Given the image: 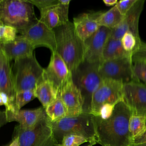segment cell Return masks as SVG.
<instances>
[{"mask_svg":"<svg viewBox=\"0 0 146 146\" xmlns=\"http://www.w3.org/2000/svg\"><path fill=\"white\" fill-rule=\"evenodd\" d=\"M132 113L123 99L117 102L110 118L94 116L97 143L102 146H130L129 121Z\"/></svg>","mask_w":146,"mask_h":146,"instance_id":"obj_1","label":"cell"},{"mask_svg":"<svg viewBox=\"0 0 146 146\" xmlns=\"http://www.w3.org/2000/svg\"><path fill=\"white\" fill-rule=\"evenodd\" d=\"M56 40V52L72 72L84 60V44L76 34L73 22L53 29Z\"/></svg>","mask_w":146,"mask_h":146,"instance_id":"obj_2","label":"cell"},{"mask_svg":"<svg viewBox=\"0 0 146 146\" xmlns=\"http://www.w3.org/2000/svg\"><path fill=\"white\" fill-rule=\"evenodd\" d=\"M50 123L58 144H61L63 136L68 134L83 136L92 145L98 143L94 117L90 113L83 112L76 116H66Z\"/></svg>","mask_w":146,"mask_h":146,"instance_id":"obj_3","label":"cell"},{"mask_svg":"<svg viewBox=\"0 0 146 146\" xmlns=\"http://www.w3.org/2000/svg\"><path fill=\"white\" fill-rule=\"evenodd\" d=\"M44 69L34 55L15 60L11 67L14 93L34 90L43 78Z\"/></svg>","mask_w":146,"mask_h":146,"instance_id":"obj_4","label":"cell"},{"mask_svg":"<svg viewBox=\"0 0 146 146\" xmlns=\"http://www.w3.org/2000/svg\"><path fill=\"white\" fill-rule=\"evenodd\" d=\"M34 5L28 0H3L0 3V22L21 30L37 20Z\"/></svg>","mask_w":146,"mask_h":146,"instance_id":"obj_5","label":"cell"},{"mask_svg":"<svg viewBox=\"0 0 146 146\" xmlns=\"http://www.w3.org/2000/svg\"><path fill=\"white\" fill-rule=\"evenodd\" d=\"M99 65L100 63L83 62L71 72L72 80L83 98L84 113H90L92 95L102 81L99 71Z\"/></svg>","mask_w":146,"mask_h":146,"instance_id":"obj_6","label":"cell"},{"mask_svg":"<svg viewBox=\"0 0 146 146\" xmlns=\"http://www.w3.org/2000/svg\"><path fill=\"white\" fill-rule=\"evenodd\" d=\"M13 136L18 138L20 146H55L58 144L47 116L31 128L23 129L17 125Z\"/></svg>","mask_w":146,"mask_h":146,"instance_id":"obj_7","label":"cell"},{"mask_svg":"<svg viewBox=\"0 0 146 146\" xmlns=\"http://www.w3.org/2000/svg\"><path fill=\"white\" fill-rule=\"evenodd\" d=\"M123 83L110 79H103L94 92L91 100L90 114L98 116L101 107L106 103L116 104L123 99Z\"/></svg>","mask_w":146,"mask_h":146,"instance_id":"obj_8","label":"cell"},{"mask_svg":"<svg viewBox=\"0 0 146 146\" xmlns=\"http://www.w3.org/2000/svg\"><path fill=\"white\" fill-rule=\"evenodd\" d=\"M131 55L106 60L99 65V74L103 79H110L127 83L139 81L134 76Z\"/></svg>","mask_w":146,"mask_h":146,"instance_id":"obj_9","label":"cell"},{"mask_svg":"<svg viewBox=\"0 0 146 146\" xmlns=\"http://www.w3.org/2000/svg\"><path fill=\"white\" fill-rule=\"evenodd\" d=\"M35 47H45L51 52L56 51V40L54 30L50 29L39 19H37L27 27L18 31Z\"/></svg>","mask_w":146,"mask_h":146,"instance_id":"obj_10","label":"cell"},{"mask_svg":"<svg viewBox=\"0 0 146 146\" xmlns=\"http://www.w3.org/2000/svg\"><path fill=\"white\" fill-rule=\"evenodd\" d=\"M123 99L133 115L146 117V86L140 81L123 84Z\"/></svg>","mask_w":146,"mask_h":146,"instance_id":"obj_11","label":"cell"},{"mask_svg":"<svg viewBox=\"0 0 146 146\" xmlns=\"http://www.w3.org/2000/svg\"><path fill=\"white\" fill-rule=\"evenodd\" d=\"M112 29L100 26L89 38L84 42V60L90 63H101L106 43L110 37Z\"/></svg>","mask_w":146,"mask_h":146,"instance_id":"obj_12","label":"cell"},{"mask_svg":"<svg viewBox=\"0 0 146 146\" xmlns=\"http://www.w3.org/2000/svg\"><path fill=\"white\" fill-rule=\"evenodd\" d=\"M71 75V72L61 56L56 51L51 52L49 63L44 69L43 78L48 80L58 93Z\"/></svg>","mask_w":146,"mask_h":146,"instance_id":"obj_13","label":"cell"},{"mask_svg":"<svg viewBox=\"0 0 146 146\" xmlns=\"http://www.w3.org/2000/svg\"><path fill=\"white\" fill-rule=\"evenodd\" d=\"M66 108L67 116H76L83 113V100L79 89L71 76L63 84L58 92Z\"/></svg>","mask_w":146,"mask_h":146,"instance_id":"obj_14","label":"cell"},{"mask_svg":"<svg viewBox=\"0 0 146 146\" xmlns=\"http://www.w3.org/2000/svg\"><path fill=\"white\" fill-rule=\"evenodd\" d=\"M144 0H137L132 8L124 16L122 21L114 29H112L110 37L121 39L127 31L132 33L137 39H140L139 34V20L143 10Z\"/></svg>","mask_w":146,"mask_h":146,"instance_id":"obj_15","label":"cell"},{"mask_svg":"<svg viewBox=\"0 0 146 146\" xmlns=\"http://www.w3.org/2000/svg\"><path fill=\"white\" fill-rule=\"evenodd\" d=\"M70 2V0H58L56 3L39 11V19L52 30L67 23L69 21L68 15Z\"/></svg>","mask_w":146,"mask_h":146,"instance_id":"obj_16","label":"cell"},{"mask_svg":"<svg viewBox=\"0 0 146 146\" xmlns=\"http://www.w3.org/2000/svg\"><path fill=\"white\" fill-rule=\"evenodd\" d=\"M5 112L8 123L17 121L23 129L33 128L47 116L43 107L33 110H21L15 112L5 111Z\"/></svg>","mask_w":146,"mask_h":146,"instance_id":"obj_17","label":"cell"},{"mask_svg":"<svg viewBox=\"0 0 146 146\" xmlns=\"http://www.w3.org/2000/svg\"><path fill=\"white\" fill-rule=\"evenodd\" d=\"M0 48L10 61L32 56L35 48L27 39L19 34L14 40L0 44Z\"/></svg>","mask_w":146,"mask_h":146,"instance_id":"obj_18","label":"cell"},{"mask_svg":"<svg viewBox=\"0 0 146 146\" xmlns=\"http://www.w3.org/2000/svg\"><path fill=\"white\" fill-rule=\"evenodd\" d=\"M99 12L82 13L74 17L73 24L77 36L84 42L100 27L96 18Z\"/></svg>","mask_w":146,"mask_h":146,"instance_id":"obj_19","label":"cell"},{"mask_svg":"<svg viewBox=\"0 0 146 146\" xmlns=\"http://www.w3.org/2000/svg\"><path fill=\"white\" fill-rule=\"evenodd\" d=\"M10 62L0 48V91L6 93L13 102L15 93Z\"/></svg>","mask_w":146,"mask_h":146,"instance_id":"obj_20","label":"cell"},{"mask_svg":"<svg viewBox=\"0 0 146 146\" xmlns=\"http://www.w3.org/2000/svg\"><path fill=\"white\" fill-rule=\"evenodd\" d=\"M34 94L45 108L57 98L58 92L48 80L43 78L34 89Z\"/></svg>","mask_w":146,"mask_h":146,"instance_id":"obj_21","label":"cell"},{"mask_svg":"<svg viewBox=\"0 0 146 146\" xmlns=\"http://www.w3.org/2000/svg\"><path fill=\"white\" fill-rule=\"evenodd\" d=\"M131 53L126 52L121 44L120 39L110 37L107 40L103 52V61L118 59L131 56Z\"/></svg>","mask_w":146,"mask_h":146,"instance_id":"obj_22","label":"cell"},{"mask_svg":"<svg viewBox=\"0 0 146 146\" xmlns=\"http://www.w3.org/2000/svg\"><path fill=\"white\" fill-rule=\"evenodd\" d=\"M123 16L116 5L106 12H99L96 21L99 26L106 27L111 29L116 27L123 19Z\"/></svg>","mask_w":146,"mask_h":146,"instance_id":"obj_23","label":"cell"},{"mask_svg":"<svg viewBox=\"0 0 146 146\" xmlns=\"http://www.w3.org/2000/svg\"><path fill=\"white\" fill-rule=\"evenodd\" d=\"M46 113L51 121L54 122L67 116V110L59 92L57 98L45 108Z\"/></svg>","mask_w":146,"mask_h":146,"instance_id":"obj_24","label":"cell"},{"mask_svg":"<svg viewBox=\"0 0 146 146\" xmlns=\"http://www.w3.org/2000/svg\"><path fill=\"white\" fill-rule=\"evenodd\" d=\"M146 128V117L132 114L129 121V132L131 141L141 135Z\"/></svg>","mask_w":146,"mask_h":146,"instance_id":"obj_25","label":"cell"},{"mask_svg":"<svg viewBox=\"0 0 146 146\" xmlns=\"http://www.w3.org/2000/svg\"><path fill=\"white\" fill-rule=\"evenodd\" d=\"M34 98H35L34 90H30L16 92L15 94L14 101L11 104V110L10 112H15L19 111L21 110L22 107Z\"/></svg>","mask_w":146,"mask_h":146,"instance_id":"obj_26","label":"cell"},{"mask_svg":"<svg viewBox=\"0 0 146 146\" xmlns=\"http://www.w3.org/2000/svg\"><path fill=\"white\" fill-rule=\"evenodd\" d=\"M120 40L124 50L130 53H132L141 41L140 39H137L129 31L126 32Z\"/></svg>","mask_w":146,"mask_h":146,"instance_id":"obj_27","label":"cell"},{"mask_svg":"<svg viewBox=\"0 0 146 146\" xmlns=\"http://www.w3.org/2000/svg\"><path fill=\"white\" fill-rule=\"evenodd\" d=\"M18 31L15 28L0 24V44L11 42L15 39Z\"/></svg>","mask_w":146,"mask_h":146,"instance_id":"obj_28","label":"cell"},{"mask_svg":"<svg viewBox=\"0 0 146 146\" xmlns=\"http://www.w3.org/2000/svg\"><path fill=\"white\" fill-rule=\"evenodd\" d=\"M86 142H88V141L83 136L74 134H68L63 136L61 144L63 146H79Z\"/></svg>","mask_w":146,"mask_h":146,"instance_id":"obj_29","label":"cell"},{"mask_svg":"<svg viewBox=\"0 0 146 146\" xmlns=\"http://www.w3.org/2000/svg\"><path fill=\"white\" fill-rule=\"evenodd\" d=\"M132 63L136 62L146 63V43L141 41L131 53Z\"/></svg>","mask_w":146,"mask_h":146,"instance_id":"obj_30","label":"cell"},{"mask_svg":"<svg viewBox=\"0 0 146 146\" xmlns=\"http://www.w3.org/2000/svg\"><path fill=\"white\" fill-rule=\"evenodd\" d=\"M133 72L135 79L142 80L146 84V63L136 62L133 63Z\"/></svg>","mask_w":146,"mask_h":146,"instance_id":"obj_31","label":"cell"},{"mask_svg":"<svg viewBox=\"0 0 146 146\" xmlns=\"http://www.w3.org/2000/svg\"><path fill=\"white\" fill-rule=\"evenodd\" d=\"M137 0H121L117 1L116 6L123 16H125Z\"/></svg>","mask_w":146,"mask_h":146,"instance_id":"obj_32","label":"cell"},{"mask_svg":"<svg viewBox=\"0 0 146 146\" xmlns=\"http://www.w3.org/2000/svg\"><path fill=\"white\" fill-rule=\"evenodd\" d=\"M115 105L108 103L103 104L99 110L98 117L103 120H106L110 118L113 112Z\"/></svg>","mask_w":146,"mask_h":146,"instance_id":"obj_33","label":"cell"},{"mask_svg":"<svg viewBox=\"0 0 146 146\" xmlns=\"http://www.w3.org/2000/svg\"><path fill=\"white\" fill-rule=\"evenodd\" d=\"M58 0H28L29 2L35 6L39 11L57 3Z\"/></svg>","mask_w":146,"mask_h":146,"instance_id":"obj_34","label":"cell"},{"mask_svg":"<svg viewBox=\"0 0 146 146\" xmlns=\"http://www.w3.org/2000/svg\"><path fill=\"white\" fill-rule=\"evenodd\" d=\"M12 103L13 101L6 93L0 91V106H4L5 111H10L11 110Z\"/></svg>","mask_w":146,"mask_h":146,"instance_id":"obj_35","label":"cell"},{"mask_svg":"<svg viewBox=\"0 0 146 146\" xmlns=\"http://www.w3.org/2000/svg\"><path fill=\"white\" fill-rule=\"evenodd\" d=\"M145 142H146V128H145V131L141 135H140L132 140V144H141V143H143Z\"/></svg>","mask_w":146,"mask_h":146,"instance_id":"obj_36","label":"cell"},{"mask_svg":"<svg viewBox=\"0 0 146 146\" xmlns=\"http://www.w3.org/2000/svg\"><path fill=\"white\" fill-rule=\"evenodd\" d=\"M7 123L5 111L0 110V129Z\"/></svg>","mask_w":146,"mask_h":146,"instance_id":"obj_37","label":"cell"},{"mask_svg":"<svg viewBox=\"0 0 146 146\" xmlns=\"http://www.w3.org/2000/svg\"><path fill=\"white\" fill-rule=\"evenodd\" d=\"M103 2L107 6H112L116 5L117 2V0H103Z\"/></svg>","mask_w":146,"mask_h":146,"instance_id":"obj_38","label":"cell"},{"mask_svg":"<svg viewBox=\"0 0 146 146\" xmlns=\"http://www.w3.org/2000/svg\"><path fill=\"white\" fill-rule=\"evenodd\" d=\"M9 146H20L18 138L17 136H13V140Z\"/></svg>","mask_w":146,"mask_h":146,"instance_id":"obj_39","label":"cell"},{"mask_svg":"<svg viewBox=\"0 0 146 146\" xmlns=\"http://www.w3.org/2000/svg\"><path fill=\"white\" fill-rule=\"evenodd\" d=\"M130 146H146V142L138 144H132Z\"/></svg>","mask_w":146,"mask_h":146,"instance_id":"obj_40","label":"cell"},{"mask_svg":"<svg viewBox=\"0 0 146 146\" xmlns=\"http://www.w3.org/2000/svg\"><path fill=\"white\" fill-rule=\"evenodd\" d=\"M55 146H63L61 144H56Z\"/></svg>","mask_w":146,"mask_h":146,"instance_id":"obj_41","label":"cell"},{"mask_svg":"<svg viewBox=\"0 0 146 146\" xmlns=\"http://www.w3.org/2000/svg\"><path fill=\"white\" fill-rule=\"evenodd\" d=\"M2 1H3V0H0V3L2 2Z\"/></svg>","mask_w":146,"mask_h":146,"instance_id":"obj_42","label":"cell"},{"mask_svg":"<svg viewBox=\"0 0 146 146\" xmlns=\"http://www.w3.org/2000/svg\"><path fill=\"white\" fill-rule=\"evenodd\" d=\"M87 146H92V145H91V144H90V145H87Z\"/></svg>","mask_w":146,"mask_h":146,"instance_id":"obj_43","label":"cell"},{"mask_svg":"<svg viewBox=\"0 0 146 146\" xmlns=\"http://www.w3.org/2000/svg\"><path fill=\"white\" fill-rule=\"evenodd\" d=\"M104 146H110V145H104Z\"/></svg>","mask_w":146,"mask_h":146,"instance_id":"obj_44","label":"cell"},{"mask_svg":"<svg viewBox=\"0 0 146 146\" xmlns=\"http://www.w3.org/2000/svg\"><path fill=\"white\" fill-rule=\"evenodd\" d=\"M0 24H1V22H0Z\"/></svg>","mask_w":146,"mask_h":146,"instance_id":"obj_45","label":"cell"}]
</instances>
